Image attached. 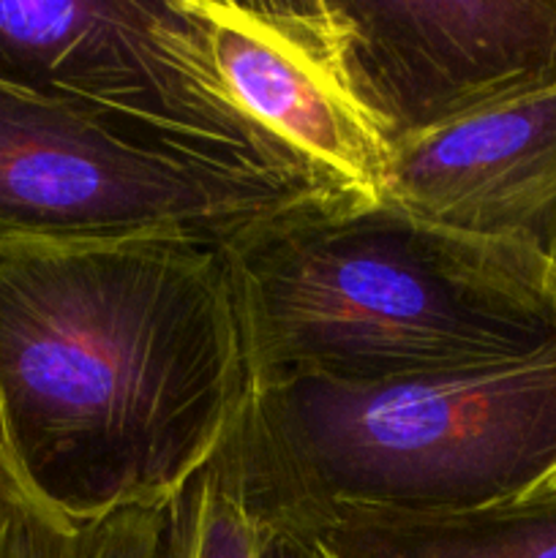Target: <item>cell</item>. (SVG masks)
<instances>
[{
	"mask_svg": "<svg viewBox=\"0 0 556 558\" xmlns=\"http://www.w3.org/2000/svg\"><path fill=\"white\" fill-rule=\"evenodd\" d=\"M245 396L216 245L0 251V436L65 521L169 505L232 434Z\"/></svg>",
	"mask_w": 556,
	"mask_h": 558,
	"instance_id": "6da1fadb",
	"label": "cell"
},
{
	"mask_svg": "<svg viewBox=\"0 0 556 558\" xmlns=\"http://www.w3.org/2000/svg\"><path fill=\"white\" fill-rule=\"evenodd\" d=\"M249 387L379 381L556 347L551 262L390 202H298L221 245Z\"/></svg>",
	"mask_w": 556,
	"mask_h": 558,
	"instance_id": "7a4b0ae2",
	"label": "cell"
},
{
	"mask_svg": "<svg viewBox=\"0 0 556 558\" xmlns=\"http://www.w3.org/2000/svg\"><path fill=\"white\" fill-rule=\"evenodd\" d=\"M227 445L259 529L507 505L556 488V347L445 374L249 387Z\"/></svg>",
	"mask_w": 556,
	"mask_h": 558,
	"instance_id": "3957f363",
	"label": "cell"
},
{
	"mask_svg": "<svg viewBox=\"0 0 556 558\" xmlns=\"http://www.w3.org/2000/svg\"><path fill=\"white\" fill-rule=\"evenodd\" d=\"M0 82L129 140L333 196L229 96L185 0L0 3Z\"/></svg>",
	"mask_w": 556,
	"mask_h": 558,
	"instance_id": "277c9868",
	"label": "cell"
},
{
	"mask_svg": "<svg viewBox=\"0 0 556 558\" xmlns=\"http://www.w3.org/2000/svg\"><path fill=\"white\" fill-rule=\"evenodd\" d=\"M316 196L325 194L129 140L0 82V251L142 238L221 248Z\"/></svg>",
	"mask_w": 556,
	"mask_h": 558,
	"instance_id": "5b68a950",
	"label": "cell"
},
{
	"mask_svg": "<svg viewBox=\"0 0 556 558\" xmlns=\"http://www.w3.org/2000/svg\"><path fill=\"white\" fill-rule=\"evenodd\" d=\"M349 74L390 150L556 90V0H333Z\"/></svg>",
	"mask_w": 556,
	"mask_h": 558,
	"instance_id": "8992f818",
	"label": "cell"
},
{
	"mask_svg": "<svg viewBox=\"0 0 556 558\" xmlns=\"http://www.w3.org/2000/svg\"><path fill=\"white\" fill-rule=\"evenodd\" d=\"M238 107L322 189L379 202L392 150L360 101L333 0H185Z\"/></svg>",
	"mask_w": 556,
	"mask_h": 558,
	"instance_id": "52a82bcc",
	"label": "cell"
},
{
	"mask_svg": "<svg viewBox=\"0 0 556 558\" xmlns=\"http://www.w3.org/2000/svg\"><path fill=\"white\" fill-rule=\"evenodd\" d=\"M385 202L556 262V90L392 147Z\"/></svg>",
	"mask_w": 556,
	"mask_h": 558,
	"instance_id": "ba28073f",
	"label": "cell"
},
{
	"mask_svg": "<svg viewBox=\"0 0 556 558\" xmlns=\"http://www.w3.org/2000/svg\"><path fill=\"white\" fill-rule=\"evenodd\" d=\"M303 534L330 558H556V488L463 515L347 521Z\"/></svg>",
	"mask_w": 556,
	"mask_h": 558,
	"instance_id": "9c48e42d",
	"label": "cell"
},
{
	"mask_svg": "<svg viewBox=\"0 0 556 558\" xmlns=\"http://www.w3.org/2000/svg\"><path fill=\"white\" fill-rule=\"evenodd\" d=\"M256 548L259 526L223 441L167 505V558H256Z\"/></svg>",
	"mask_w": 556,
	"mask_h": 558,
	"instance_id": "30bf717a",
	"label": "cell"
},
{
	"mask_svg": "<svg viewBox=\"0 0 556 558\" xmlns=\"http://www.w3.org/2000/svg\"><path fill=\"white\" fill-rule=\"evenodd\" d=\"M85 550L87 526L58 515L0 441V558H85Z\"/></svg>",
	"mask_w": 556,
	"mask_h": 558,
	"instance_id": "8fae6325",
	"label": "cell"
},
{
	"mask_svg": "<svg viewBox=\"0 0 556 558\" xmlns=\"http://www.w3.org/2000/svg\"><path fill=\"white\" fill-rule=\"evenodd\" d=\"M85 558H167V505H134L87 523Z\"/></svg>",
	"mask_w": 556,
	"mask_h": 558,
	"instance_id": "7c38bea8",
	"label": "cell"
},
{
	"mask_svg": "<svg viewBox=\"0 0 556 558\" xmlns=\"http://www.w3.org/2000/svg\"><path fill=\"white\" fill-rule=\"evenodd\" d=\"M256 558H330L314 537L289 529H259Z\"/></svg>",
	"mask_w": 556,
	"mask_h": 558,
	"instance_id": "4fadbf2b",
	"label": "cell"
},
{
	"mask_svg": "<svg viewBox=\"0 0 556 558\" xmlns=\"http://www.w3.org/2000/svg\"><path fill=\"white\" fill-rule=\"evenodd\" d=\"M551 287H554V294H556V262L551 265Z\"/></svg>",
	"mask_w": 556,
	"mask_h": 558,
	"instance_id": "5bb4252c",
	"label": "cell"
},
{
	"mask_svg": "<svg viewBox=\"0 0 556 558\" xmlns=\"http://www.w3.org/2000/svg\"><path fill=\"white\" fill-rule=\"evenodd\" d=\"M0 441H3V436H0Z\"/></svg>",
	"mask_w": 556,
	"mask_h": 558,
	"instance_id": "9a60e30c",
	"label": "cell"
}]
</instances>
